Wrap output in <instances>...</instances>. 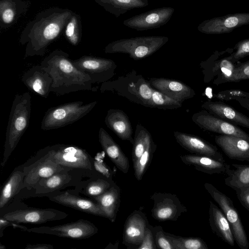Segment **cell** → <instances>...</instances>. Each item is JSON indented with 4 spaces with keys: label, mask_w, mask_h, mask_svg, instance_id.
Masks as SVG:
<instances>
[{
    "label": "cell",
    "mask_w": 249,
    "mask_h": 249,
    "mask_svg": "<svg viewBox=\"0 0 249 249\" xmlns=\"http://www.w3.org/2000/svg\"><path fill=\"white\" fill-rule=\"evenodd\" d=\"M73 12L68 8L50 7L38 13L22 30L19 42L25 45L24 57L43 56L56 39Z\"/></svg>",
    "instance_id": "cell-1"
},
{
    "label": "cell",
    "mask_w": 249,
    "mask_h": 249,
    "mask_svg": "<svg viewBox=\"0 0 249 249\" xmlns=\"http://www.w3.org/2000/svg\"><path fill=\"white\" fill-rule=\"evenodd\" d=\"M40 65L51 75V92L63 95L83 90L96 91L93 84L87 74L80 71L69 58V54L55 49L45 57Z\"/></svg>",
    "instance_id": "cell-2"
},
{
    "label": "cell",
    "mask_w": 249,
    "mask_h": 249,
    "mask_svg": "<svg viewBox=\"0 0 249 249\" xmlns=\"http://www.w3.org/2000/svg\"><path fill=\"white\" fill-rule=\"evenodd\" d=\"M31 112V96L25 92L15 96L8 122L4 145L3 158L1 166L4 167L16 148L29 124Z\"/></svg>",
    "instance_id": "cell-3"
},
{
    "label": "cell",
    "mask_w": 249,
    "mask_h": 249,
    "mask_svg": "<svg viewBox=\"0 0 249 249\" xmlns=\"http://www.w3.org/2000/svg\"><path fill=\"white\" fill-rule=\"evenodd\" d=\"M153 88L142 75L132 70L116 79L102 83L101 92H111L134 103L148 107Z\"/></svg>",
    "instance_id": "cell-4"
},
{
    "label": "cell",
    "mask_w": 249,
    "mask_h": 249,
    "mask_svg": "<svg viewBox=\"0 0 249 249\" xmlns=\"http://www.w3.org/2000/svg\"><path fill=\"white\" fill-rule=\"evenodd\" d=\"M169 40L165 36H144L112 41L105 48L106 53H124L134 60L147 57L158 51Z\"/></svg>",
    "instance_id": "cell-5"
},
{
    "label": "cell",
    "mask_w": 249,
    "mask_h": 249,
    "mask_svg": "<svg viewBox=\"0 0 249 249\" xmlns=\"http://www.w3.org/2000/svg\"><path fill=\"white\" fill-rule=\"evenodd\" d=\"M97 104V101L87 104L75 101L50 108L43 117L41 128L50 130L72 124L86 116Z\"/></svg>",
    "instance_id": "cell-6"
},
{
    "label": "cell",
    "mask_w": 249,
    "mask_h": 249,
    "mask_svg": "<svg viewBox=\"0 0 249 249\" xmlns=\"http://www.w3.org/2000/svg\"><path fill=\"white\" fill-rule=\"evenodd\" d=\"M204 186L229 222L235 242L241 249H248L249 242L247 234L232 200L210 183H205Z\"/></svg>",
    "instance_id": "cell-7"
},
{
    "label": "cell",
    "mask_w": 249,
    "mask_h": 249,
    "mask_svg": "<svg viewBox=\"0 0 249 249\" xmlns=\"http://www.w3.org/2000/svg\"><path fill=\"white\" fill-rule=\"evenodd\" d=\"M224 51H216L207 60L200 62L204 83L213 82L219 85L227 83L231 76L236 63L231 60L229 55L221 56Z\"/></svg>",
    "instance_id": "cell-8"
},
{
    "label": "cell",
    "mask_w": 249,
    "mask_h": 249,
    "mask_svg": "<svg viewBox=\"0 0 249 249\" xmlns=\"http://www.w3.org/2000/svg\"><path fill=\"white\" fill-rule=\"evenodd\" d=\"M71 61L76 68L89 75L93 84L107 82L115 75L117 65L110 59L84 55Z\"/></svg>",
    "instance_id": "cell-9"
},
{
    "label": "cell",
    "mask_w": 249,
    "mask_h": 249,
    "mask_svg": "<svg viewBox=\"0 0 249 249\" xmlns=\"http://www.w3.org/2000/svg\"><path fill=\"white\" fill-rule=\"evenodd\" d=\"M98 228L90 221L79 219L75 222L54 226L28 229L27 231L59 237L82 239L89 238L98 232Z\"/></svg>",
    "instance_id": "cell-10"
},
{
    "label": "cell",
    "mask_w": 249,
    "mask_h": 249,
    "mask_svg": "<svg viewBox=\"0 0 249 249\" xmlns=\"http://www.w3.org/2000/svg\"><path fill=\"white\" fill-rule=\"evenodd\" d=\"M150 198L153 202L151 215L157 220L176 221L183 213L187 211L175 194L155 192Z\"/></svg>",
    "instance_id": "cell-11"
},
{
    "label": "cell",
    "mask_w": 249,
    "mask_h": 249,
    "mask_svg": "<svg viewBox=\"0 0 249 249\" xmlns=\"http://www.w3.org/2000/svg\"><path fill=\"white\" fill-rule=\"evenodd\" d=\"M47 148L51 153L53 160L63 167L92 169L89 155L79 147L56 144Z\"/></svg>",
    "instance_id": "cell-12"
},
{
    "label": "cell",
    "mask_w": 249,
    "mask_h": 249,
    "mask_svg": "<svg viewBox=\"0 0 249 249\" xmlns=\"http://www.w3.org/2000/svg\"><path fill=\"white\" fill-rule=\"evenodd\" d=\"M193 122L200 128L220 135L239 137L249 140V134L237 125L217 117L203 109L192 116Z\"/></svg>",
    "instance_id": "cell-13"
},
{
    "label": "cell",
    "mask_w": 249,
    "mask_h": 249,
    "mask_svg": "<svg viewBox=\"0 0 249 249\" xmlns=\"http://www.w3.org/2000/svg\"><path fill=\"white\" fill-rule=\"evenodd\" d=\"M248 24L249 12L237 13L206 19L198 25L197 30L207 35H220Z\"/></svg>",
    "instance_id": "cell-14"
},
{
    "label": "cell",
    "mask_w": 249,
    "mask_h": 249,
    "mask_svg": "<svg viewBox=\"0 0 249 249\" xmlns=\"http://www.w3.org/2000/svg\"><path fill=\"white\" fill-rule=\"evenodd\" d=\"M174 11L173 7L158 8L127 18L123 21V24L137 31L158 28L170 20Z\"/></svg>",
    "instance_id": "cell-15"
},
{
    "label": "cell",
    "mask_w": 249,
    "mask_h": 249,
    "mask_svg": "<svg viewBox=\"0 0 249 249\" xmlns=\"http://www.w3.org/2000/svg\"><path fill=\"white\" fill-rule=\"evenodd\" d=\"M148 225L146 214L140 210H134L125 220L122 243L128 249H137L142 243Z\"/></svg>",
    "instance_id": "cell-16"
},
{
    "label": "cell",
    "mask_w": 249,
    "mask_h": 249,
    "mask_svg": "<svg viewBox=\"0 0 249 249\" xmlns=\"http://www.w3.org/2000/svg\"><path fill=\"white\" fill-rule=\"evenodd\" d=\"M67 214L53 209H27L15 210L3 215L8 220L17 223L40 224L65 218Z\"/></svg>",
    "instance_id": "cell-17"
},
{
    "label": "cell",
    "mask_w": 249,
    "mask_h": 249,
    "mask_svg": "<svg viewBox=\"0 0 249 249\" xmlns=\"http://www.w3.org/2000/svg\"><path fill=\"white\" fill-rule=\"evenodd\" d=\"M45 155L34 164L24 168L23 188L33 187L42 178H46L64 170L53 159L51 153L46 148Z\"/></svg>",
    "instance_id": "cell-18"
},
{
    "label": "cell",
    "mask_w": 249,
    "mask_h": 249,
    "mask_svg": "<svg viewBox=\"0 0 249 249\" xmlns=\"http://www.w3.org/2000/svg\"><path fill=\"white\" fill-rule=\"evenodd\" d=\"M174 136L182 147L192 154L225 160L216 146L197 136L179 131H174Z\"/></svg>",
    "instance_id": "cell-19"
},
{
    "label": "cell",
    "mask_w": 249,
    "mask_h": 249,
    "mask_svg": "<svg viewBox=\"0 0 249 249\" xmlns=\"http://www.w3.org/2000/svg\"><path fill=\"white\" fill-rule=\"evenodd\" d=\"M148 81L153 88L181 103L196 95L192 88L178 80L165 78H151Z\"/></svg>",
    "instance_id": "cell-20"
},
{
    "label": "cell",
    "mask_w": 249,
    "mask_h": 249,
    "mask_svg": "<svg viewBox=\"0 0 249 249\" xmlns=\"http://www.w3.org/2000/svg\"><path fill=\"white\" fill-rule=\"evenodd\" d=\"M214 140L229 159L249 162V140L226 135H216Z\"/></svg>",
    "instance_id": "cell-21"
},
{
    "label": "cell",
    "mask_w": 249,
    "mask_h": 249,
    "mask_svg": "<svg viewBox=\"0 0 249 249\" xmlns=\"http://www.w3.org/2000/svg\"><path fill=\"white\" fill-rule=\"evenodd\" d=\"M22 81L30 90L42 97L47 98L51 92L52 78L41 65L27 71L22 76Z\"/></svg>",
    "instance_id": "cell-22"
},
{
    "label": "cell",
    "mask_w": 249,
    "mask_h": 249,
    "mask_svg": "<svg viewBox=\"0 0 249 249\" xmlns=\"http://www.w3.org/2000/svg\"><path fill=\"white\" fill-rule=\"evenodd\" d=\"M201 107L233 124L249 128V118L223 102L207 101L202 104Z\"/></svg>",
    "instance_id": "cell-23"
},
{
    "label": "cell",
    "mask_w": 249,
    "mask_h": 249,
    "mask_svg": "<svg viewBox=\"0 0 249 249\" xmlns=\"http://www.w3.org/2000/svg\"><path fill=\"white\" fill-rule=\"evenodd\" d=\"M105 123L107 126L119 138L133 144L134 138L132 137V125L128 116L123 110L109 109L105 118Z\"/></svg>",
    "instance_id": "cell-24"
},
{
    "label": "cell",
    "mask_w": 249,
    "mask_h": 249,
    "mask_svg": "<svg viewBox=\"0 0 249 249\" xmlns=\"http://www.w3.org/2000/svg\"><path fill=\"white\" fill-rule=\"evenodd\" d=\"M98 138L103 149L111 161L119 170L126 174L130 167L128 159L119 145L103 127L99 130Z\"/></svg>",
    "instance_id": "cell-25"
},
{
    "label": "cell",
    "mask_w": 249,
    "mask_h": 249,
    "mask_svg": "<svg viewBox=\"0 0 249 249\" xmlns=\"http://www.w3.org/2000/svg\"><path fill=\"white\" fill-rule=\"evenodd\" d=\"M209 222L213 233L225 243L234 246L235 240L229 222L220 207L209 202Z\"/></svg>",
    "instance_id": "cell-26"
},
{
    "label": "cell",
    "mask_w": 249,
    "mask_h": 249,
    "mask_svg": "<svg viewBox=\"0 0 249 249\" xmlns=\"http://www.w3.org/2000/svg\"><path fill=\"white\" fill-rule=\"evenodd\" d=\"M179 157L184 164L193 166L196 170L210 175L226 174L228 165L225 160L204 155L192 154Z\"/></svg>",
    "instance_id": "cell-27"
},
{
    "label": "cell",
    "mask_w": 249,
    "mask_h": 249,
    "mask_svg": "<svg viewBox=\"0 0 249 249\" xmlns=\"http://www.w3.org/2000/svg\"><path fill=\"white\" fill-rule=\"evenodd\" d=\"M51 199L61 205L89 214L106 217V214L98 203L77 196L67 192L56 195Z\"/></svg>",
    "instance_id": "cell-28"
},
{
    "label": "cell",
    "mask_w": 249,
    "mask_h": 249,
    "mask_svg": "<svg viewBox=\"0 0 249 249\" xmlns=\"http://www.w3.org/2000/svg\"><path fill=\"white\" fill-rule=\"evenodd\" d=\"M111 222L115 220L120 203V189L116 184L102 195L93 197Z\"/></svg>",
    "instance_id": "cell-29"
},
{
    "label": "cell",
    "mask_w": 249,
    "mask_h": 249,
    "mask_svg": "<svg viewBox=\"0 0 249 249\" xmlns=\"http://www.w3.org/2000/svg\"><path fill=\"white\" fill-rule=\"evenodd\" d=\"M106 11L118 18L131 9L145 7L148 0H93Z\"/></svg>",
    "instance_id": "cell-30"
},
{
    "label": "cell",
    "mask_w": 249,
    "mask_h": 249,
    "mask_svg": "<svg viewBox=\"0 0 249 249\" xmlns=\"http://www.w3.org/2000/svg\"><path fill=\"white\" fill-rule=\"evenodd\" d=\"M233 169L228 164L226 174L228 177L225 179V183L228 186L236 191L249 186V164L232 163Z\"/></svg>",
    "instance_id": "cell-31"
},
{
    "label": "cell",
    "mask_w": 249,
    "mask_h": 249,
    "mask_svg": "<svg viewBox=\"0 0 249 249\" xmlns=\"http://www.w3.org/2000/svg\"><path fill=\"white\" fill-rule=\"evenodd\" d=\"M24 172H14L8 178L1 191L0 209L3 208L8 202L23 188Z\"/></svg>",
    "instance_id": "cell-32"
},
{
    "label": "cell",
    "mask_w": 249,
    "mask_h": 249,
    "mask_svg": "<svg viewBox=\"0 0 249 249\" xmlns=\"http://www.w3.org/2000/svg\"><path fill=\"white\" fill-rule=\"evenodd\" d=\"M23 2L21 0H0V18L1 25L8 27L14 23L23 13Z\"/></svg>",
    "instance_id": "cell-33"
},
{
    "label": "cell",
    "mask_w": 249,
    "mask_h": 249,
    "mask_svg": "<svg viewBox=\"0 0 249 249\" xmlns=\"http://www.w3.org/2000/svg\"><path fill=\"white\" fill-rule=\"evenodd\" d=\"M151 139L152 136L147 129L141 124H137L132 144L133 163L142 156Z\"/></svg>",
    "instance_id": "cell-34"
},
{
    "label": "cell",
    "mask_w": 249,
    "mask_h": 249,
    "mask_svg": "<svg viewBox=\"0 0 249 249\" xmlns=\"http://www.w3.org/2000/svg\"><path fill=\"white\" fill-rule=\"evenodd\" d=\"M174 249H208L205 242L199 237H183L166 232Z\"/></svg>",
    "instance_id": "cell-35"
},
{
    "label": "cell",
    "mask_w": 249,
    "mask_h": 249,
    "mask_svg": "<svg viewBox=\"0 0 249 249\" xmlns=\"http://www.w3.org/2000/svg\"><path fill=\"white\" fill-rule=\"evenodd\" d=\"M156 149L157 145L152 139L142 156L133 163L134 175L137 180H141L142 179L150 164Z\"/></svg>",
    "instance_id": "cell-36"
},
{
    "label": "cell",
    "mask_w": 249,
    "mask_h": 249,
    "mask_svg": "<svg viewBox=\"0 0 249 249\" xmlns=\"http://www.w3.org/2000/svg\"><path fill=\"white\" fill-rule=\"evenodd\" d=\"M182 107V103L153 88L149 107L174 109Z\"/></svg>",
    "instance_id": "cell-37"
},
{
    "label": "cell",
    "mask_w": 249,
    "mask_h": 249,
    "mask_svg": "<svg viewBox=\"0 0 249 249\" xmlns=\"http://www.w3.org/2000/svg\"><path fill=\"white\" fill-rule=\"evenodd\" d=\"M81 32V21L80 17L73 12L65 27V36L72 45L76 46L80 41Z\"/></svg>",
    "instance_id": "cell-38"
},
{
    "label": "cell",
    "mask_w": 249,
    "mask_h": 249,
    "mask_svg": "<svg viewBox=\"0 0 249 249\" xmlns=\"http://www.w3.org/2000/svg\"><path fill=\"white\" fill-rule=\"evenodd\" d=\"M63 170L49 177L41 179L37 183L47 191L58 189L71 179L70 175L66 172H63Z\"/></svg>",
    "instance_id": "cell-39"
},
{
    "label": "cell",
    "mask_w": 249,
    "mask_h": 249,
    "mask_svg": "<svg viewBox=\"0 0 249 249\" xmlns=\"http://www.w3.org/2000/svg\"><path fill=\"white\" fill-rule=\"evenodd\" d=\"M115 184L114 182L99 178L89 182L86 187V192L89 196H97L105 193Z\"/></svg>",
    "instance_id": "cell-40"
},
{
    "label": "cell",
    "mask_w": 249,
    "mask_h": 249,
    "mask_svg": "<svg viewBox=\"0 0 249 249\" xmlns=\"http://www.w3.org/2000/svg\"><path fill=\"white\" fill-rule=\"evenodd\" d=\"M233 51L229 55V57L233 63L249 55V38L238 42L233 48Z\"/></svg>",
    "instance_id": "cell-41"
},
{
    "label": "cell",
    "mask_w": 249,
    "mask_h": 249,
    "mask_svg": "<svg viewBox=\"0 0 249 249\" xmlns=\"http://www.w3.org/2000/svg\"><path fill=\"white\" fill-rule=\"evenodd\" d=\"M244 80H249V60L236 63L232 74L227 83L238 82Z\"/></svg>",
    "instance_id": "cell-42"
},
{
    "label": "cell",
    "mask_w": 249,
    "mask_h": 249,
    "mask_svg": "<svg viewBox=\"0 0 249 249\" xmlns=\"http://www.w3.org/2000/svg\"><path fill=\"white\" fill-rule=\"evenodd\" d=\"M154 234L155 244L158 249H174L173 246L166 235L161 226L153 227L151 225Z\"/></svg>",
    "instance_id": "cell-43"
},
{
    "label": "cell",
    "mask_w": 249,
    "mask_h": 249,
    "mask_svg": "<svg viewBox=\"0 0 249 249\" xmlns=\"http://www.w3.org/2000/svg\"><path fill=\"white\" fill-rule=\"evenodd\" d=\"M213 96L220 100L230 101L236 97L249 98V92L239 89H226L213 94Z\"/></svg>",
    "instance_id": "cell-44"
},
{
    "label": "cell",
    "mask_w": 249,
    "mask_h": 249,
    "mask_svg": "<svg viewBox=\"0 0 249 249\" xmlns=\"http://www.w3.org/2000/svg\"><path fill=\"white\" fill-rule=\"evenodd\" d=\"M93 164L95 170L104 177L105 180L114 182L112 180V171L102 160H95Z\"/></svg>",
    "instance_id": "cell-45"
},
{
    "label": "cell",
    "mask_w": 249,
    "mask_h": 249,
    "mask_svg": "<svg viewBox=\"0 0 249 249\" xmlns=\"http://www.w3.org/2000/svg\"><path fill=\"white\" fill-rule=\"evenodd\" d=\"M154 234L150 225H148L141 246L137 249H157Z\"/></svg>",
    "instance_id": "cell-46"
},
{
    "label": "cell",
    "mask_w": 249,
    "mask_h": 249,
    "mask_svg": "<svg viewBox=\"0 0 249 249\" xmlns=\"http://www.w3.org/2000/svg\"><path fill=\"white\" fill-rule=\"evenodd\" d=\"M237 197L241 204L249 211V186L237 190Z\"/></svg>",
    "instance_id": "cell-47"
},
{
    "label": "cell",
    "mask_w": 249,
    "mask_h": 249,
    "mask_svg": "<svg viewBox=\"0 0 249 249\" xmlns=\"http://www.w3.org/2000/svg\"><path fill=\"white\" fill-rule=\"evenodd\" d=\"M53 245L48 244H27L25 249H53Z\"/></svg>",
    "instance_id": "cell-48"
},
{
    "label": "cell",
    "mask_w": 249,
    "mask_h": 249,
    "mask_svg": "<svg viewBox=\"0 0 249 249\" xmlns=\"http://www.w3.org/2000/svg\"><path fill=\"white\" fill-rule=\"evenodd\" d=\"M234 100L237 101L243 107L249 111V98L236 97Z\"/></svg>",
    "instance_id": "cell-49"
},
{
    "label": "cell",
    "mask_w": 249,
    "mask_h": 249,
    "mask_svg": "<svg viewBox=\"0 0 249 249\" xmlns=\"http://www.w3.org/2000/svg\"><path fill=\"white\" fill-rule=\"evenodd\" d=\"M0 245V249H5V247H4V246H2V245L1 243Z\"/></svg>",
    "instance_id": "cell-50"
}]
</instances>
